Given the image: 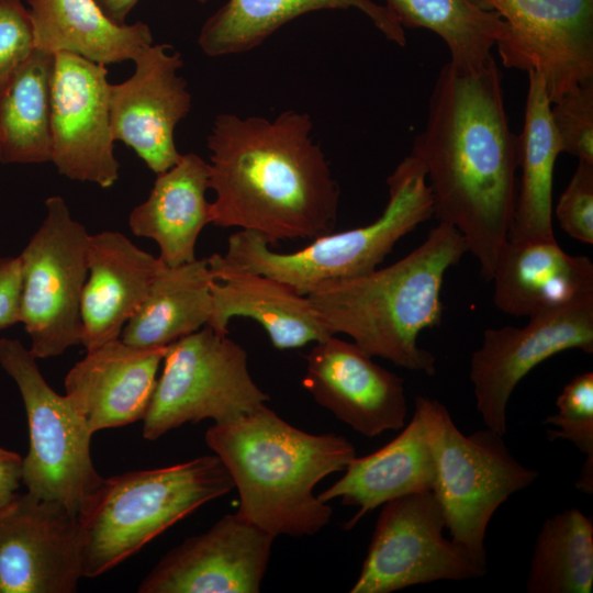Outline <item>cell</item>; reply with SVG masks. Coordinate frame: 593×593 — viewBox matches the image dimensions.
Segmentation results:
<instances>
[{
  "mask_svg": "<svg viewBox=\"0 0 593 593\" xmlns=\"http://www.w3.org/2000/svg\"><path fill=\"white\" fill-rule=\"evenodd\" d=\"M411 155L425 169L434 215L461 234L490 281L512 223L518 168V136L493 57L477 69L441 67Z\"/></svg>",
  "mask_w": 593,
  "mask_h": 593,
  "instance_id": "cell-1",
  "label": "cell"
},
{
  "mask_svg": "<svg viewBox=\"0 0 593 593\" xmlns=\"http://www.w3.org/2000/svg\"><path fill=\"white\" fill-rule=\"evenodd\" d=\"M305 112L275 119L221 113L206 138L210 220L259 234L268 244L333 232L340 188Z\"/></svg>",
  "mask_w": 593,
  "mask_h": 593,
  "instance_id": "cell-2",
  "label": "cell"
},
{
  "mask_svg": "<svg viewBox=\"0 0 593 593\" xmlns=\"http://www.w3.org/2000/svg\"><path fill=\"white\" fill-rule=\"evenodd\" d=\"M205 443L238 491L237 513L275 538L322 530L333 511L314 488L356 457L346 437L306 433L266 404L236 421L212 425Z\"/></svg>",
  "mask_w": 593,
  "mask_h": 593,
  "instance_id": "cell-3",
  "label": "cell"
},
{
  "mask_svg": "<svg viewBox=\"0 0 593 593\" xmlns=\"http://www.w3.org/2000/svg\"><path fill=\"white\" fill-rule=\"evenodd\" d=\"M468 253L461 234L439 222L396 262L363 275L324 281L306 294L333 335L345 334L371 357L433 376L435 356L418 335L440 324L446 272Z\"/></svg>",
  "mask_w": 593,
  "mask_h": 593,
  "instance_id": "cell-4",
  "label": "cell"
},
{
  "mask_svg": "<svg viewBox=\"0 0 593 593\" xmlns=\"http://www.w3.org/2000/svg\"><path fill=\"white\" fill-rule=\"evenodd\" d=\"M234 482L214 454L103 478L78 516L83 578L111 570Z\"/></svg>",
  "mask_w": 593,
  "mask_h": 593,
  "instance_id": "cell-5",
  "label": "cell"
},
{
  "mask_svg": "<svg viewBox=\"0 0 593 593\" xmlns=\"http://www.w3.org/2000/svg\"><path fill=\"white\" fill-rule=\"evenodd\" d=\"M389 200L372 223L329 233L291 253H277L257 233L240 230L227 240L226 267L261 273L306 295L317 284L374 270L395 244L434 215L433 198L423 165L404 157L387 179Z\"/></svg>",
  "mask_w": 593,
  "mask_h": 593,
  "instance_id": "cell-6",
  "label": "cell"
},
{
  "mask_svg": "<svg viewBox=\"0 0 593 593\" xmlns=\"http://www.w3.org/2000/svg\"><path fill=\"white\" fill-rule=\"evenodd\" d=\"M415 411L428 436L435 466L433 493L451 539L486 568L488 525L507 499L538 477L511 454L503 436L486 427L468 436L436 399L418 395Z\"/></svg>",
  "mask_w": 593,
  "mask_h": 593,
  "instance_id": "cell-7",
  "label": "cell"
},
{
  "mask_svg": "<svg viewBox=\"0 0 593 593\" xmlns=\"http://www.w3.org/2000/svg\"><path fill=\"white\" fill-rule=\"evenodd\" d=\"M0 366L14 380L29 427L22 484L37 499L79 516L102 477L92 462V433L69 399L45 381L35 356L19 339L0 338Z\"/></svg>",
  "mask_w": 593,
  "mask_h": 593,
  "instance_id": "cell-8",
  "label": "cell"
},
{
  "mask_svg": "<svg viewBox=\"0 0 593 593\" xmlns=\"http://www.w3.org/2000/svg\"><path fill=\"white\" fill-rule=\"evenodd\" d=\"M253 380L246 350L210 326L166 346L163 371L143 421V436L156 440L186 423L236 421L268 402Z\"/></svg>",
  "mask_w": 593,
  "mask_h": 593,
  "instance_id": "cell-9",
  "label": "cell"
},
{
  "mask_svg": "<svg viewBox=\"0 0 593 593\" xmlns=\"http://www.w3.org/2000/svg\"><path fill=\"white\" fill-rule=\"evenodd\" d=\"M46 215L19 255L21 323L36 359L81 344L80 304L88 277L90 234L60 195L46 199Z\"/></svg>",
  "mask_w": 593,
  "mask_h": 593,
  "instance_id": "cell-10",
  "label": "cell"
},
{
  "mask_svg": "<svg viewBox=\"0 0 593 593\" xmlns=\"http://www.w3.org/2000/svg\"><path fill=\"white\" fill-rule=\"evenodd\" d=\"M360 574L350 593H390L440 580L482 577L486 568L444 536L441 507L433 491L382 504Z\"/></svg>",
  "mask_w": 593,
  "mask_h": 593,
  "instance_id": "cell-11",
  "label": "cell"
},
{
  "mask_svg": "<svg viewBox=\"0 0 593 593\" xmlns=\"http://www.w3.org/2000/svg\"><path fill=\"white\" fill-rule=\"evenodd\" d=\"M474 1L506 23L503 65L538 74L550 103L593 79V0Z\"/></svg>",
  "mask_w": 593,
  "mask_h": 593,
  "instance_id": "cell-12",
  "label": "cell"
},
{
  "mask_svg": "<svg viewBox=\"0 0 593 593\" xmlns=\"http://www.w3.org/2000/svg\"><path fill=\"white\" fill-rule=\"evenodd\" d=\"M569 349L593 353V296L534 315L524 327L486 328L470 361L475 406L484 425L505 435L516 385L536 366Z\"/></svg>",
  "mask_w": 593,
  "mask_h": 593,
  "instance_id": "cell-13",
  "label": "cell"
},
{
  "mask_svg": "<svg viewBox=\"0 0 593 593\" xmlns=\"http://www.w3.org/2000/svg\"><path fill=\"white\" fill-rule=\"evenodd\" d=\"M105 65L56 53L51 93L52 157L59 175L101 188L119 179Z\"/></svg>",
  "mask_w": 593,
  "mask_h": 593,
  "instance_id": "cell-14",
  "label": "cell"
},
{
  "mask_svg": "<svg viewBox=\"0 0 593 593\" xmlns=\"http://www.w3.org/2000/svg\"><path fill=\"white\" fill-rule=\"evenodd\" d=\"M83 578L80 524L27 492L0 513V593H74Z\"/></svg>",
  "mask_w": 593,
  "mask_h": 593,
  "instance_id": "cell-15",
  "label": "cell"
},
{
  "mask_svg": "<svg viewBox=\"0 0 593 593\" xmlns=\"http://www.w3.org/2000/svg\"><path fill=\"white\" fill-rule=\"evenodd\" d=\"M132 61L133 75L109 86L112 136L158 175L181 157L175 130L190 112L192 98L186 79L178 75L182 57L170 45L149 44Z\"/></svg>",
  "mask_w": 593,
  "mask_h": 593,
  "instance_id": "cell-16",
  "label": "cell"
},
{
  "mask_svg": "<svg viewBox=\"0 0 593 593\" xmlns=\"http://www.w3.org/2000/svg\"><path fill=\"white\" fill-rule=\"evenodd\" d=\"M275 537L237 512L167 552L139 593H257Z\"/></svg>",
  "mask_w": 593,
  "mask_h": 593,
  "instance_id": "cell-17",
  "label": "cell"
},
{
  "mask_svg": "<svg viewBox=\"0 0 593 593\" xmlns=\"http://www.w3.org/2000/svg\"><path fill=\"white\" fill-rule=\"evenodd\" d=\"M305 360L303 387L355 432L371 438L403 428L407 415L404 380L355 343L331 336L315 343Z\"/></svg>",
  "mask_w": 593,
  "mask_h": 593,
  "instance_id": "cell-18",
  "label": "cell"
},
{
  "mask_svg": "<svg viewBox=\"0 0 593 593\" xmlns=\"http://www.w3.org/2000/svg\"><path fill=\"white\" fill-rule=\"evenodd\" d=\"M165 348L136 347L118 338L87 350L68 371L66 396L92 434L144 418Z\"/></svg>",
  "mask_w": 593,
  "mask_h": 593,
  "instance_id": "cell-19",
  "label": "cell"
},
{
  "mask_svg": "<svg viewBox=\"0 0 593 593\" xmlns=\"http://www.w3.org/2000/svg\"><path fill=\"white\" fill-rule=\"evenodd\" d=\"M212 314L208 326L228 334L233 317H249L262 326L279 350L303 347L334 336L306 295L271 277L226 267L216 254L208 258Z\"/></svg>",
  "mask_w": 593,
  "mask_h": 593,
  "instance_id": "cell-20",
  "label": "cell"
},
{
  "mask_svg": "<svg viewBox=\"0 0 593 593\" xmlns=\"http://www.w3.org/2000/svg\"><path fill=\"white\" fill-rule=\"evenodd\" d=\"M491 280L495 306L518 317H532L593 296L592 261L567 254L556 238L506 239Z\"/></svg>",
  "mask_w": 593,
  "mask_h": 593,
  "instance_id": "cell-21",
  "label": "cell"
},
{
  "mask_svg": "<svg viewBox=\"0 0 593 593\" xmlns=\"http://www.w3.org/2000/svg\"><path fill=\"white\" fill-rule=\"evenodd\" d=\"M87 261L81 345L91 350L120 338L163 261L115 231L90 235Z\"/></svg>",
  "mask_w": 593,
  "mask_h": 593,
  "instance_id": "cell-22",
  "label": "cell"
},
{
  "mask_svg": "<svg viewBox=\"0 0 593 593\" xmlns=\"http://www.w3.org/2000/svg\"><path fill=\"white\" fill-rule=\"evenodd\" d=\"M344 475L317 497L328 503L340 497L344 505L358 508L345 524L351 529L368 513L385 502L424 491L435 481L434 458L421 415L413 417L401 433L377 451L355 457Z\"/></svg>",
  "mask_w": 593,
  "mask_h": 593,
  "instance_id": "cell-23",
  "label": "cell"
},
{
  "mask_svg": "<svg viewBox=\"0 0 593 593\" xmlns=\"http://www.w3.org/2000/svg\"><path fill=\"white\" fill-rule=\"evenodd\" d=\"M210 167L194 153L158 174L148 198L133 209L128 225L136 236L155 240L159 259L174 267L195 259V244L211 223L206 201Z\"/></svg>",
  "mask_w": 593,
  "mask_h": 593,
  "instance_id": "cell-24",
  "label": "cell"
},
{
  "mask_svg": "<svg viewBox=\"0 0 593 593\" xmlns=\"http://www.w3.org/2000/svg\"><path fill=\"white\" fill-rule=\"evenodd\" d=\"M331 9H357L388 41L406 45L404 29L392 11L372 0H227L205 20L198 44L209 57L246 53L293 19Z\"/></svg>",
  "mask_w": 593,
  "mask_h": 593,
  "instance_id": "cell-25",
  "label": "cell"
},
{
  "mask_svg": "<svg viewBox=\"0 0 593 593\" xmlns=\"http://www.w3.org/2000/svg\"><path fill=\"white\" fill-rule=\"evenodd\" d=\"M26 1L36 48L109 65L133 60L141 48L153 44L146 23H116L96 0Z\"/></svg>",
  "mask_w": 593,
  "mask_h": 593,
  "instance_id": "cell-26",
  "label": "cell"
},
{
  "mask_svg": "<svg viewBox=\"0 0 593 593\" xmlns=\"http://www.w3.org/2000/svg\"><path fill=\"white\" fill-rule=\"evenodd\" d=\"M213 280L208 258L174 267L163 262L120 339L143 348L166 347L206 326Z\"/></svg>",
  "mask_w": 593,
  "mask_h": 593,
  "instance_id": "cell-27",
  "label": "cell"
},
{
  "mask_svg": "<svg viewBox=\"0 0 593 593\" xmlns=\"http://www.w3.org/2000/svg\"><path fill=\"white\" fill-rule=\"evenodd\" d=\"M528 74L524 124L518 135L521 183L507 239H552V183L561 154L551 118L550 101L541 77Z\"/></svg>",
  "mask_w": 593,
  "mask_h": 593,
  "instance_id": "cell-28",
  "label": "cell"
},
{
  "mask_svg": "<svg viewBox=\"0 0 593 593\" xmlns=\"http://www.w3.org/2000/svg\"><path fill=\"white\" fill-rule=\"evenodd\" d=\"M55 54L35 48L0 88V163L51 161Z\"/></svg>",
  "mask_w": 593,
  "mask_h": 593,
  "instance_id": "cell-29",
  "label": "cell"
},
{
  "mask_svg": "<svg viewBox=\"0 0 593 593\" xmlns=\"http://www.w3.org/2000/svg\"><path fill=\"white\" fill-rule=\"evenodd\" d=\"M402 27H423L446 44L450 63L477 69L506 31L505 21L474 0H385Z\"/></svg>",
  "mask_w": 593,
  "mask_h": 593,
  "instance_id": "cell-30",
  "label": "cell"
},
{
  "mask_svg": "<svg viewBox=\"0 0 593 593\" xmlns=\"http://www.w3.org/2000/svg\"><path fill=\"white\" fill-rule=\"evenodd\" d=\"M593 521L575 507L547 518L535 541L528 593H591Z\"/></svg>",
  "mask_w": 593,
  "mask_h": 593,
  "instance_id": "cell-31",
  "label": "cell"
},
{
  "mask_svg": "<svg viewBox=\"0 0 593 593\" xmlns=\"http://www.w3.org/2000/svg\"><path fill=\"white\" fill-rule=\"evenodd\" d=\"M556 405L558 412L549 415L542 423L556 427V429L548 430L550 440H569L586 456L575 485L585 493H592L593 372L580 373L567 383L558 395Z\"/></svg>",
  "mask_w": 593,
  "mask_h": 593,
  "instance_id": "cell-32",
  "label": "cell"
},
{
  "mask_svg": "<svg viewBox=\"0 0 593 593\" xmlns=\"http://www.w3.org/2000/svg\"><path fill=\"white\" fill-rule=\"evenodd\" d=\"M561 153L593 163V79L550 104Z\"/></svg>",
  "mask_w": 593,
  "mask_h": 593,
  "instance_id": "cell-33",
  "label": "cell"
},
{
  "mask_svg": "<svg viewBox=\"0 0 593 593\" xmlns=\"http://www.w3.org/2000/svg\"><path fill=\"white\" fill-rule=\"evenodd\" d=\"M555 213L560 228L570 237L593 244V163L579 160Z\"/></svg>",
  "mask_w": 593,
  "mask_h": 593,
  "instance_id": "cell-34",
  "label": "cell"
},
{
  "mask_svg": "<svg viewBox=\"0 0 593 593\" xmlns=\"http://www.w3.org/2000/svg\"><path fill=\"white\" fill-rule=\"evenodd\" d=\"M35 48L29 8L21 0H0V88Z\"/></svg>",
  "mask_w": 593,
  "mask_h": 593,
  "instance_id": "cell-35",
  "label": "cell"
},
{
  "mask_svg": "<svg viewBox=\"0 0 593 593\" xmlns=\"http://www.w3.org/2000/svg\"><path fill=\"white\" fill-rule=\"evenodd\" d=\"M19 256L0 258V331L21 323Z\"/></svg>",
  "mask_w": 593,
  "mask_h": 593,
  "instance_id": "cell-36",
  "label": "cell"
},
{
  "mask_svg": "<svg viewBox=\"0 0 593 593\" xmlns=\"http://www.w3.org/2000/svg\"><path fill=\"white\" fill-rule=\"evenodd\" d=\"M22 484V457L0 447V513L4 512L20 494Z\"/></svg>",
  "mask_w": 593,
  "mask_h": 593,
  "instance_id": "cell-37",
  "label": "cell"
},
{
  "mask_svg": "<svg viewBox=\"0 0 593 593\" xmlns=\"http://www.w3.org/2000/svg\"><path fill=\"white\" fill-rule=\"evenodd\" d=\"M102 11L114 22L124 24L139 0H96Z\"/></svg>",
  "mask_w": 593,
  "mask_h": 593,
  "instance_id": "cell-38",
  "label": "cell"
},
{
  "mask_svg": "<svg viewBox=\"0 0 593 593\" xmlns=\"http://www.w3.org/2000/svg\"><path fill=\"white\" fill-rule=\"evenodd\" d=\"M199 3H205L208 0H195Z\"/></svg>",
  "mask_w": 593,
  "mask_h": 593,
  "instance_id": "cell-39",
  "label": "cell"
}]
</instances>
